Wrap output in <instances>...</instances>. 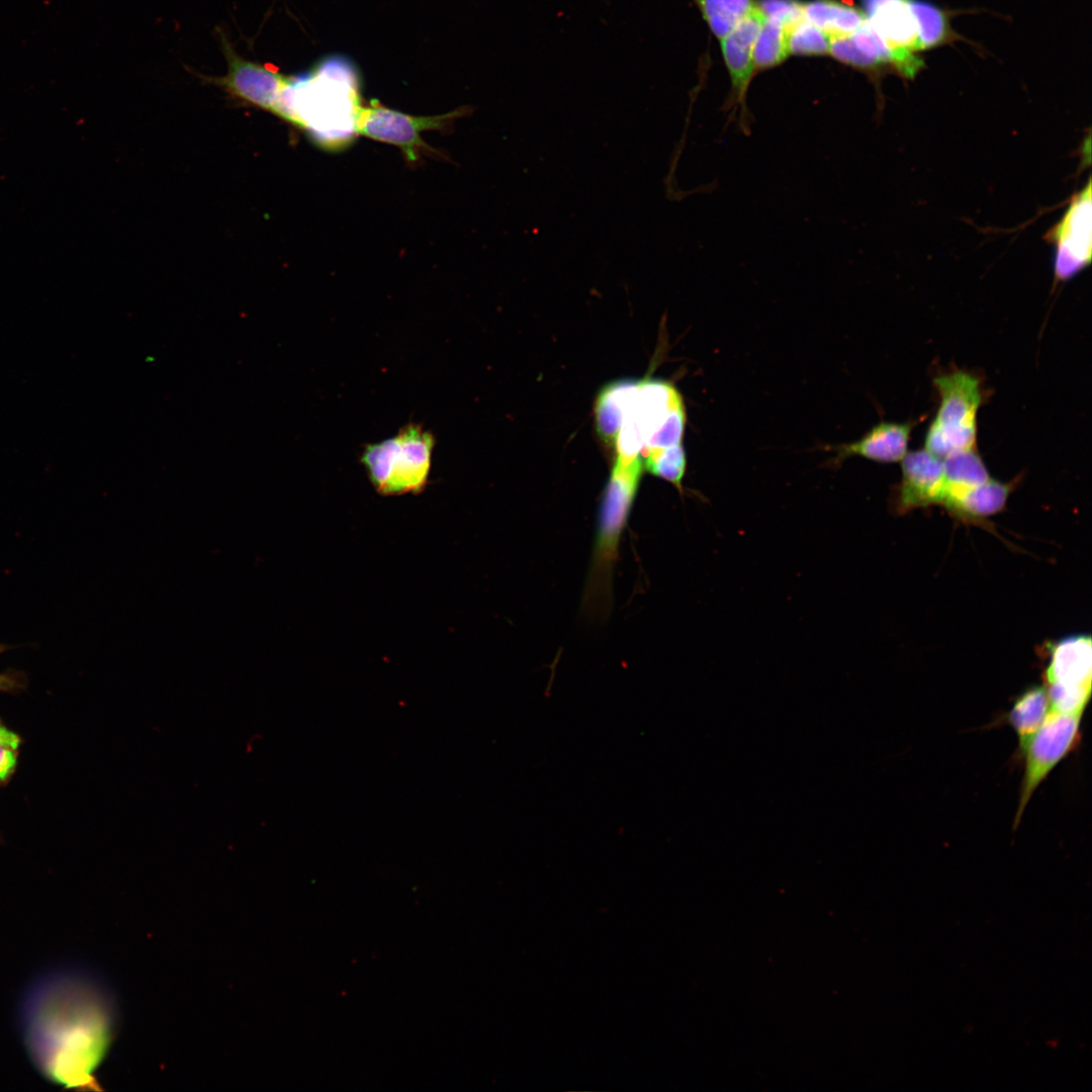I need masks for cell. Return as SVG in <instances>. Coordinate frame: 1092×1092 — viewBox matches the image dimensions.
I'll return each instance as SVG.
<instances>
[{
	"instance_id": "1",
	"label": "cell",
	"mask_w": 1092,
	"mask_h": 1092,
	"mask_svg": "<svg viewBox=\"0 0 1092 1092\" xmlns=\"http://www.w3.org/2000/svg\"><path fill=\"white\" fill-rule=\"evenodd\" d=\"M20 1023L42 1076L66 1088L97 1089L94 1072L115 1027L113 1000L101 982L73 968L41 975L25 993Z\"/></svg>"
},
{
	"instance_id": "2",
	"label": "cell",
	"mask_w": 1092,
	"mask_h": 1092,
	"mask_svg": "<svg viewBox=\"0 0 1092 1092\" xmlns=\"http://www.w3.org/2000/svg\"><path fill=\"white\" fill-rule=\"evenodd\" d=\"M361 105L353 74L343 66L327 64L312 75L292 77L281 118L308 130L321 145L339 148L356 133Z\"/></svg>"
},
{
	"instance_id": "3",
	"label": "cell",
	"mask_w": 1092,
	"mask_h": 1092,
	"mask_svg": "<svg viewBox=\"0 0 1092 1092\" xmlns=\"http://www.w3.org/2000/svg\"><path fill=\"white\" fill-rule=\"evenodd\" d=\"M641 457H616L599 510L598 526L583 606L590 615L608 614L619 545L638 492Z\"/></svg>"
},
{
	"instance_id": "4",
	"label": "cell",
	"mask_w": 1092,
	"mask_h": 1092,
	"mask_svg": "<svg viewBox=\"0 0 1092 1092\" xmlns=\"http://www.w3.org/2000/svg\"><path fill=\"white\" fill-rule=\"evenodd\" d=\"M434 435L410 423L394 437L365 446L361 462L379 494L419 493L427 485Z\"/></svg>"
},
{
	"instance_id": "5",
	"label": "cell",
	"mask_w": 1092,
	"mask_h": 1092,
	"mask_svg": "<svg viewBox=\"0 0 1092 1092\" xmlns=\"http://www.w3.org/2000/svg\"><path fill=\"white\" fill-rule=\"evenodd\" d=\"M939 401L926 431L924 448L944 456L976 448L978 412L984 401L981 378L972 372L952 369L933 378Z\"/></svg>"
},
{
	"instance_id": "6",
	"label": "cell",
	"mask_w": 1092,
	"mask_h": 1092,
	"mask_svg": "<svg viewBox=\"0 0 1092 1092\" xmlns=\"http://www.w3.org/2000/svg\"><path fill=\"white\" fill-rule=\"evenodd\" d=\"M1083 713H1064L1049 709L1042 725L1022 753L1025 755V765L1014 828L1019 825L1022 814L1040 783L1075 746Z\"/></svg>"
},
{
	"instance_id": "7",
	"label": "cell",
	"mask_w": 1092,
	"mask_h": 1092,
	"mask_svg": "<svg viewBox=\"0 0 1092 1092\" xmlns=\"http://www.w3.org/2000/svg\"><path fill=\"white\" fill-rule=\"evenodd\" d=\"M463 113V108H460L442 115L414 116L392 110L373 100L367 106H360L355 130L357 134L397 146L408 162H416L423 150H430L423 142L421 132L446 129L454 118Z\"/></svg>"
},
{
	"instance_id": "8",
	"label": "cell",
	"mask_w": 1092,
	"mask_h": 1092,
	"mask_svg": "<svg viewBox=\"0 0 1092 1092\" xmlns=\"http://www.w3.org/2000/svg\"><path fill=\"white\" fill-rule=\"evenodd\" d=\"M1091 180L1070 200L1061 219L1045 234L1044 239L1055 248L1054 275L1065 282L1091 263L1092 202Z\"/></svg>"
},
{
	"instance_id": "9",
	"label": "cell",
	"mask_w": 1092,
	"mask_h": 1092,
	"mask_svg": "<svg viewBox=\"0 0 1092 1092\" xmlns=\"http://www.w3.org/2000/svg\"><path fill=\"white\" fill-rule=\"evenodd\" d=\"M221 46L228 64L226 74L210 78L233 98L281 117L283 97L292 77L274 67L241 57L221 34Z\"/></svg>"
},
{
	"instance_id": "10",
	"label": "cell",
	"mask_w": 1092,
	"mask_h": 1092,
	"mask_svg": "<svg viewBox=\"0 0 1092 1092\" xmlns=\"http://www.w3.org/2000/svg\"><path fill=\"white\" fill-rule=\"evenodd\" d=\"M864 14L892 53L900 74L913 78L922 67L915 53L921 51L909 0H862Z\"/></svg>"
},
{
	"instance_id": "11",
	"label": "cell",
	"mask_w": 1092,
	"mask_h": 1092,
	"mask_svg": "<svg viewBox=\"0 0 1092 1092\" xmlns=\"http://www.w3.org/2000/svg\"><path fill=\"white\" fill-rule=\"evenodd\" d=\"M901 462V480L895 493L900 514L941 504L943 497L942 458L928 450L908 451Z\"/></svg>"
},
{
	"instance_id": "12",
	"label": "cell",
	"mask_w": 1092,
	"mask_h": 1092,
	"mask_svg": "<svg viewBox=\"0 0 1092 1092\" xmlns=\"http://www.w3.org/2000/svg\"><path fill=\"white\" fill-rule=\"evenodd\" d=\"M765 15L757 3L737 22L733 29L722 37L721 46L724 60L730 75L732 92L736 103L743 102L751 80L754 63L753 49Z\"/></svg>"
},
{
	"instance_id": "13",
	"label": "cell",
	"mask_w": 1092,
	"mask_h": 1092,
	"mask_svg": "<svg viewBox=\"0 0 1092 1092\" xmlns=\"http://www.w3.org/2000/svg\"><path fill=\"white\" fill-rule=\"evenodd\" d=\"M917 421L904 423L880 422L858 440L834 447L833 464H840L848 457L860 456L880 463L900 462L908 452L912 430Z\"/></svg>"
},
{
	"instance_id": "14",
	"label": "cell",
	"mask_w": 1092,
	"mask_h": 1092,
	"mask_svg": "<svg viewBox=\"0 0 1092 1092\" xmlns=\"http://www.w3.org/2000/svg\"><path fill=\"white\" fill-rule=\"evenodd\" d=\"M1044 678L1045 686L1092 687L1091 637L1074 635L1056 643L1052 647Z\"/></svg>"
},
{
	"instance_id": "15",
	"label": "cell",
	"mask_w": 1092,
	"mask_h": 1092,
	"mask_svg": "<svg viewBox=\"0 0 1092 1092\" xmlns=\"http://www.w3.org/2000/svg\"><path fill=\"white\" fill-rule=\"evenodd\" d=\"M829 54L843 63L859 68L892 63L889 47L873 28L868 18L852 33L830 37Z\"/></svg>"
},
{
	"instance_id": "16",
	"label": "cell",
	"mask_w": 1092,
	"mask_h": 1092,
	"mask_svg": "<svg viewBox=\"0 0 1092 1092\" xmlns=\"http://www.w3.org/2000/svg\"><path fill=\"white\" fill-rule=\"evenodd\" d=\"M944 508L990 478L977 448L959 450L942 458Z\"/></svg>"
},
{
	"instance_id": "17",
	"label": "cell",
	"mask_w": 1092,
	"mask_h": 1092,
	"mask_svg": "<svg viewBox=\"0 0 1092 1092\" xmlns=\"http://www.w3.org/2000/svg\"><path fill=\"white\" fill-rule=\"evenodd\" d=\"M639 381L619 380L604 387L596 401V427L607 445H615L624 416L631 406Z\"/></svg>"
},
{
	"instance_id": "18",
	"label": "cell",
	"mask_w": 1092,
	"mask_h": 1092,
	"mask_svg": "<svg viewBox=\"0 0 1092 1092\" xmlns=\"http://www.w3.org/2000/svg\"><path fill=\"white\" fill-rule=\"evenodd\" d=\"M1017 481L1018 477L1009 482L990 477L945 508L956 518L979 523L1004 509Z\"/></svg>"
},
{
	"instance_id": "19",
	"label": "cell",
	"mask_w": 1092,
	"mask_h": 1092,
	"mask_svg": "<svg viewBox=\"0 0 1092 1092\" xmlns=\"http://www.w3.org/2000/svg\"><path fill=\"white\" fill-rule=\"evenodd\" d=\"M804 17L829 37L848 35L866 20L863 11L835 0L802 3Z\"/></svg>"
},
{
	"instance_id": "20",
	"label": "cell",
	"mask_w": 1092,
	"mask_h": 1092,
	"mask_svg": "<svg viewBox=\"0 0 1092 1092\" xmlns=\"http://www.w3.org/2000/svg\"><path fill=\"white\" fill-rule=\"evenodd\" d=\"M1049 709L1044 685L1027 689L1013 703L1008 720L1017 735L1021 753L1042 725Z\"/></svg>"
},
{
	"instance_id": "21",
	"label": "cell",
	"mask_w": 1092,
	"mask_h": 1092,
	"mask_svg": "<svg viewBox=\"0 0 1092 1092\" xmlns=\"http://www.w3.org/2000/svg\"><path fill=\"white\" fill-rule=\"evenodd\" d=\"M792 26L771 17H765L753 49L754 68H770L782 63L789 55V30Z\"/></svg>"
},
{
	"instance_id": "22",
	"label": "cell",
	"mask_w": 1092,
	"mask_h": 1092,
	"mask_svg": "<svg viewBox=\"0 0 1092 1092\" xmlns=\"http://www.w3.org/2000/svg\"><path fill=\"white\" fill-rule=\"evenodd\" d=\"M714 34L721 39L756 4L752 0H694Z\"/></svg>"
},
{
	"instance_id": "23",
	"label": "cell",
	"mask_w": 1092,
	"mask_h": 1092,
	"mask_svg": "<svg viewBox=\"0 0 1092 1092\" xmlns=\"http://www.w3.org/2000/svg\"><path fill=\"white\" fill-rule=\"evenodd\" d=\"M643 456L644 466L650 474L670 482L682 493V479L687 469V456L682 444L649 450L644 452Z\"/></svg>"
},
{
	"instance_id": "24",
	"label": "cell",
	"mask_w": 1092,
	"mask_h": 1092,
	"mask_svg": "<svg viewBox=\"0 0 1092 1092\" xmlns=\"http://www.w3.org/2000/svg\"><path fill=\"white\" fill-rule=\"evenodd\" d=\"M915 19L921 49L937 46L946 34V19L942 11L925 0H909Z\"/></svg>"
},
{
	"instance_id": "25",
	"label": "cell",
	"mask_w": 1092,
	"mask_h": 1092,
	"mask_svg": "<svg viewBox=\"0 0 1092 1092\" xmlns=\"http://www.w3.org/2000/svg\"><path fill=\"white\" fill-rule=\"evenodd\" d=\"M788 44L790 55H825L830 37L804 18L790 28Z\"/></svg>"
},
{
	"instance_id": "26",
	"label": "cell",
	"mask_w": 1092,
	"mask_h": 1092,
	"mask_svg": "<svg viewBox=\"0 0 1092 1092\" xmlns=\"http://www.w3.org/2000/svg\"><path fill=\"white\" fill-rule=\"evenodd\" d=\"M757 5L765 17L779 19L791 26L805 18L802 3L795 0H760Z\"/></svg>"
},
{
	"instance_id": "27",
	"label": "cell",
	"mask_w": 1092,
	"mask_h": 1092,
	"mask_svg": "<svg viewBox=\"0 0 1092 1092\" xmlns=\"http://www.w3.org/2000/svg\"><path fill=\"white\" fill-rule=\"evenodd\" d=\"M19 738L0 723V783L5 781L13 771Z\"/></svg>"
},
{
	"instance_id": "28",
	"label": "cell",
	"mask_w": 1092,
	"mask_h": 1092,
	"mask_svg": "<svg viewBox=\"0 0 1092 1092\" xmlns=\"http://www.w3.org/2000/svg\"><path fill=\"white\" fill-rule=\"evenodd\" d=\"M15 687H16V681L14 680V678L10 677L7 674H0V690L1 691H9V690L14 689Z\"/></svg>"
}]
</instances>
